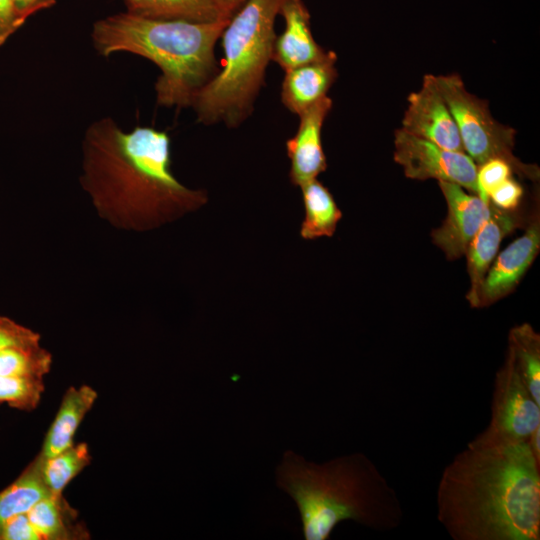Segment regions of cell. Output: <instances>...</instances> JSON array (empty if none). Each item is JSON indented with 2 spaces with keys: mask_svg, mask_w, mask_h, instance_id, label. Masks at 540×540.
<instances>
[{
  "mask_svg": "<svg viewBox=\"0 0 540 540\" xmlns=\"http://www.w3.org/2000/svg\"><path fill=\"white\" fill-rule=\"evenodd\" d=\"M40 339L38 333L0 315V351L12 345Z\"/></svg>",
  "mask_w": 540,
  "mask_h": 540,
  "instance_id": "cell-27",
  "label": "cell"
},
{
  "mask_svg": "<svg viewBox=\"0 0 540 540\" xmlns=\"http://www.w3.org/2000/svg\"><path fill=\"white\" fill-rule=\"evenodd\" d=\"M333 51L317 61L285 71L282 81L281 100L292 113L300 115L317 101L327 96V92L337 78Z\"/></svg>",
  "mask_w": 540,
  "mask_h": 540,
  "instance_id": "cell-15",
  "label": "cell"
},
{
  "mask_svg": "<svg viewBox=\"0 0 540 540\" xmlns=\"http://www.w3.org/2000/svg\"><path fill=\"white\" fill-rule=\"evenodd\" d=\"M490 208L489 218L474 235L465 252L467 272L470 278V288L466 299L473 308H479L481 285L498 253L502 240L527 223L519 208L506 211L491 203Z\"/></svg>",
  "mask_w": 540,
  "mask_h": 540,
  "instance_id": "cell-13",
  "label": "cell"
},
{
  "mask_svg": "<svg viewBox=\"0 0 540 540\" xmlns=\"http://www.w3.org/2000/svg\"><path fill=\"white\" fill-rule=\"evenodd\" d=\"M507 351L532 397L540 404V334L529 323L512 327Z\"/></svg>",
  "mask_w": 540,
  "mask_h": 540,
  "instance_id": "cell-20",
  "label": "cell"
},
{
  "mask_svg": "<svg viewBox=\"0 0 540 540\" xmlns=\"http://www.w3.org/2000/svg\"><path fill=\"white\" fill-rule=\"evenodd\" d=\"M437 519L454 540H539L540 462L527 440H471L443 469Z\"/></svg>",
  "mask_w": 540,
  "mask_h": 540,
  "instance_id": "cell-2",
  "label": "cell"
},
{
  "mask_svg": "<svg viewBox=\"0 0 540 540\" xmlns=\"http://www.w3.org/2000/svg\"><path fill=\"white\" fill-rule=\"evenodd\" d=\"M279 15L284 20V29L276 35L271 61L287 71L327 55L328 51L313 37L310 13L303 0H285Z\"/></svg>",
  "mask_w": 540,
  "mask_h": 540,
  "instance_id": "cell-14",
  "label": "cell"
},
{
  "mask_svg": "<svg viewBox=\"0 0 540 540\" xmlns=\"http://www.w3.org/2000/svg\"><path fill=\"white\" fill-rule=\"evenodd\" d=\"M435 80L457 125L464 152L477 165L500 158L517 176L538 180L539 168L523 163L513 153L516 131L493 118L486 100L469 93L458 74L435 76Z\"/></svg>",
  "mask_w": 540,
  "mask_h": 540,
  "instance_id": "cell-6",
  "label": "cell"
},
{
  "mask_svg": "<svg viewBox=\"0 0 540 540\" xmlns=\"http://www.w3.org/2000/svg\"><path fill=\"white\" fill-rule=\"evenodd\" d=\"M513 174L510 164L500 158H492L477 165L476 184L478 196L489 202V193Z\"/></svg>",
  "mask_w": 540,
  "mask_h": 540,
  "instance_id": "cell-25",
  "label": "cell"
},
{
  "mask_svg": "<svg viewBox=\"0 0 540 540\" xmlns=\"http://www.w3.org/2000/svg\"><path fill=\"white\" fill-rule=\"evenodd\" d=\"M81 167L80 184L96 213L119 230H153L207 202L204 190L176 179L170 137L152 127L125 132L107 117L92 123L82 141Z\"/></svg>",
  "mask_w": 540,
  "mask_h": 540,
  "instance_id": "cell-1",
  "label": "cell"
},
{
  "mask_svg": "<svg viewBox=\"0 0 540 540\" xmlns=\"http://www.w3.org/2000/svg\"><path fill=\"white\" fill-rule=\"evenodd\" d=\"M300 188L305 208L300 236L305 240L333 236L342 212L329 189L317 179Z\"/></svg>",
  "mask_w": 540,
  "mask_h": 540,
  "instance_id": "cell-17",
  "label": "cell"
},
{
  "mask_svg": "<svg viewBox=\"0 0 540 540\" xmlns=\"http://www.w3.org/2000/svg\"><path fill=\"white\" fill-rule=\"evenodd\" d=\"M527 441L534 456L540 462V427L531 433Z\"/></svg>",
  "mask_w": 540,
  "mask_h": 540,
  "instance_id": "cell-32",
  "label": "cell"
},
{
  "mask_svg": "<svg viewBox=\"0 0 540 540\" xmlns=\"http://www.w3.org/2000/svg\"><path fill=\"white\" fill-rule=\"evenodd\" d=\"M523 193L522 185L511 176L489 193L488 200L499 209L512 211L519 208Z\"/></svg>",
  "mask_w": 540,
  "mask_h": 540,
  "instance_id": "cell-26",
  "label": "cell"
},
{
  "mask_svg": "<svg viewBox=\"0 0 540 540\" xmlns=\"http://www.w3.org/2000/svg\"><path fill=\"white\" fill-rule=\"evenodd\" d=\"M222 17L229 20L246 0H214Z\"/></svg>",
  "mask_w": 540,
  "mask_h": 540,
  "instance_id": "cell-31",
  "label": "cell"
},
{
  "mask_svg": "<svg viewBox=\"0 0 540 540\" xmlns=\"http://www.w3.org/2000/svg\"><path fill=\"white\" fill-rule=\"evenodd\" d=\"M52 356L40 339L16 344L0 351V376L43 378L51 368Z\"/></svg>",
  "mask_w": 540,
  "mask_h": 540,
  "instance_id": "cell-21",
  "label": "cell"
},
{
  "mask_svg": "<svg viewBox=\"0 0 540 540\" xmlns=\"http://www.w3.org/2000/svg\"><path fill=\"white\" fill-rule=\"evenodd\" d=\"M127 12L151 19L215 22L222 17L214 0H123ZM230 20V19H229Z\"/></svg>",
  "mask_w": 540,
  "mask_h": 540,
  "instance_id": "cell-18",
  "label": "cell"
},
{
  "mask_svg": "<svg viewBox=\"0 0 540 540\" xmlns=\"http://www.w3.org/2000/svg\"><path fill=\"white\" fill-rule=\"evenodd\" d=\"M44 391L43 378L0 376V402L17 409H33Z\"/></svg>",
  "mask_w": 540,
  "mask_h": 540,
  "instance_id": "cell-24",
  "label": "cell"
},
{
  "mask_svg": "<svg viewBox=\"0 0 540 540\" xmlns=\"http://www.w3.org/2000/svg\"><path fill=\"white\" fill-rule=\"evenodd\" d=\"M43 479L54 496H61L66 485L90 462L85 443L73 444L61 453L45 458L39 455Z\"/></svg>",
  "mask_w": 540,
  "mask_h": 540,
  "instance_id": "cell-22",
  "label": "cell"
},
{
  "mask_svg": "<svg viewBox=\"0 0 540 540\" xmlns=\"http://www.w3.org/2000/svg\"><path fill=\"white\" fill-rule=\"evenodd\" d=\"M61 504V496L50 495L38 501L27 512L31 524L42 539L63 540L69 538Z\"/></svg>",
  "mask_w": 540,
  "mask_h": 540,
  "instance_id": "cell-23",
  "label": "cell"
},
{
  "mask_svg": "<svg viewBox=\"0 0 540 540\" xmlns=\"http://www.w3.org/2000/svg\"><path fill=\"white\" fill-rule=\"evenodd\" d=\"M394 160L410 179L451 182L478 195L477 164L465 152L445 149L400 128L394 134Z\"/></svg>",
  "mask_w": 540,
  "mask_h": 540,
  "instance_id": "cell-8",
  "label": "cell"
},
{
  "mask_svg": "<svg viewBox=\"0 0 540 540\" xmlns=\"http://www.w3.org/2000/svg\"><path fill=\"white\" fill-rule=\"evenodd\" d=\"M285 0H246L220 38L224 61L217 75L193 98L198 121L239 126L252 112L264 85L276 38L274 24Z\"/></svg>",
  "mask_w": 540,
  "mask_h": 540,
  "instance_id": "cell-5",
  "label": "cell"
},
{
  "mask_svg": "<svg viewBox=\"0 0 540 540\" xmlns=\"http://www.w3.org/2000/svg\"><path fill=\"white\" fill-rule=\"evenodd\" d=\"M538 427L540 404L532 397L506 351L494 378L490 421L474 439L492 443L524 441Z\"/></svg>",
  "mask_w": 540,
  "mask_h": 540,
  "instance_id": "cell-7",
  "label": "cell"
},
{
  "mask_svg": "<svg viewBox=\"0 0 540 540\" xmlns=\"http://www.w3.org/2000/svg\"><path fill=\"white\" fill-rule=\"evenodd\" d=\"M14 2L20 11L30 16L41 9L53 5L55 0H14Z\"/></svg>",
  "mask_w": 540,
  "mask_h": 540,
  "instance_id": "cell-30",
  "label": "cell"
},
{
  "mask_svg": "<svg viewBox=\"0 0 540 540\" xmlns=\"http://www.w3.org/2000/svg\"><path fill=\"white\" fill-rule=\"evenodd\" d=\"M29 17L20 11L14 0H0V45L18 30Z\"/></svg>",
  "mask_w": 540,
  "mask_h": 540,
  "instance_id": "cell-28",
  "label": "cell"
},
{
  "mask_svg": "<svg viewBox=\"0 0 540 540\" xmlns=\"http://www.w3.org/2000/svg\"><path fill=\"white\" fill-rule=\"evenodd\" d=\"M540 250L539 212L533 213L524 233L496 255L479 293V308L506 297L520 283Z\"/></svg>",
  "mask_w": 540,
  "mask_h": 540,
  "instance_id": "cell-11",
  "label": "cell"
},
{
  "mask_svg": "<svg viewBox=\"0 0 540 540\" xmlns=\"http://www.w3.org/2000/svg\"><path fill=\"white\" fill-rule=\"evenodd\" d=\"M97 399V392L88 385L70 387L46 434L41 455L53 457L71 447L75 432Z\"/></svg>",
  "mask_w": 540,
  "mask_h": 540,
  "instance_id": "cell-16",
  "label": "cell"
},
{
  "mask_svg": "<svg viewBox=\"0 0 540 540\" xmlns=\"http://www.w3.org/2000/svg\"><path fill=\"white\" fill-rule=\"evenodd\" d=\"M275 478L277 487L297 507L305 540H327L334 528L347 520L388 532L404 519L398 494L362 452L316 463L287 450Z\"/></svg>",
  "mask_w": 540,
  "mask_h": 540,
  "instance_id": "cell-3",
  "label": "cell"
},
{
  "mask_svg": "<svg viewBox=\"0 0 540 540\" xmlns=\"http://www.w3.org/2000/svg\"><path fill=\"white\" fill-rule=\"evenodd\" d=\"M402 129L445 149L464 152L457 125L434 75H425L421 89L409 95Z\"/></svg>",
  "mask_w": 540,
  "mask_h": 540,
  "instance_id": "cell-10",
  "label": "cell"
},
{
  "mask_svg": "<svg viewBox=\"0 0 540 540\" xmlns=\"http://www.w3.org/2000/svg\"><path fill=\"white\" fill-rule=\"evenodd\" d=\"M41 536L31 524L27 513L8 519L1 528L0 540H41Z\"/></svg>",
  "mask_w": 540,
  "mask_h": 540,
  "instance_id": "cell-29",
  "label": "cell"
},
{
  "mask_svg": "<svg viewBox=\"0 0 540 540\" xmlns=\"http://www.w3.org/2000/svg\"><path fill=\"white\" fill-rule=\"evenodd\" d=\"M228 22L151 19L124 12L95 22L91 37L100 55L130 52L155 63L161 70L155 83L157 103L184 108L219 72L214 49Z\"/></svg>",
  "mask_w": 540,
  "mask_h": 540,
  "instance_id": "cell-4",
  "label": "cell"
},
{
  "mask_svg": "<svg viewBox=\"0 0 540 540\" xmlns=\"http://www.w3.org/2000/svg\"><path fill=\"white\" fill-rule=\"evenodd\" d=\"M331 108L332 100L325 96L298 115V129L285 143L290 159L289 178L295 186L301 187L317 179L327 169L321 134Z\"/></svg>",
  "mask_w": 540,
  "mask_h": 540,
  "instance_id": "cell-12",
  "label": "cell"
},
{
  "mask_svg": "<svg viewBox=\"0 0 540 540\" xmlns=\"http://www.w3.org/2000/svg\"><path fill=\"white\" fill-rule=\"evenodd\" d=\"M50 495L38 456L10 486L0 492V531L8 519L27 513L38 501Z\"/></svg>",
  "mask_w": 540,
  "mask_h": 540,
  "instance_id": "cell-19",
  "label": "cell"
},
{
  "mask_svg": "<svg viewBox=\"0 0 540 540\" xmlns=\"http://www.w3.org/2000/svg\"><path fill=\"white\" fill-rule=\"evenodd\" d=\"M447 204V215L441 226L432 230V242L446 258L455 260L466 249L481 226L490 216V203L458 184L438 182Z\"/></svg>",
  "mask_w": 540,
  "mask_h": 540,
  "instance_id": "cell-9",
  "label": "cell"
}]
</instances>
